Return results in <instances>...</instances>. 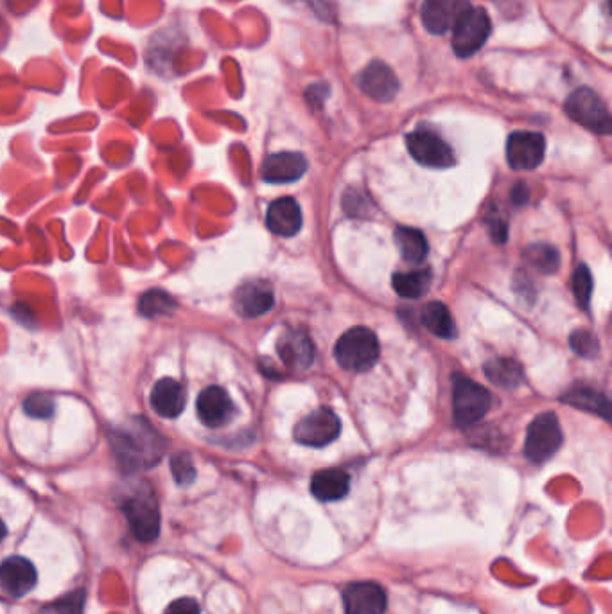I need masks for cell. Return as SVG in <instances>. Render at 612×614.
I'll list each match as a JSON object with an SVG mask.
<instances>
[{
    "instance_id": "cell-1",
    "label": "cell",
    "mask_w": 612,
    "mask_h": 614,
    "mask_svg": "<svg viewBox=\"0 0 612 614\" xmlns=\"http://www.w3.org/2000/svg\"><path fill=\"white\" fill-rule=\"evenodd\" d=\"M110 444L117 462L128 473L157 465L167 446L164 437L142 417H133L123 426H117L110 435Z\"/></svg>"
},
{
    "instance_id": "cell-2",
    "label": "cell",
    "mask_w": 612,
    "mask_h": 614,
    "mask_svg": "<svg viewBox=\"0 0 612 614\" xmlns=\"http://www.w3.org/2000/svg\"><path fill=\"white\" fill-rule=\"evenodd\" d=\"M124 516L130 523L133 536L140 543H151L160 534V510L157 498L148 485L135 487L121 503Z\"/></svg>"
},
{
    "instance_id": "cell-3",
    "label": "cell",
    "mask_w": 612,
    "mask_h": 614,
    "mask_svg": "<svg viewBox=\"0 0 612 614\" xmlns=\"http://www.w3.org/2000/svg\"><path fill=\"white\" fill-rule=\"evenodd\" d=\"M334 358L341 369L365 372L379 360V342L367 327H354L334 345Z\"/></svg>"
},
{
    "instance_id": "cell-4",
    "label": "cell",
    "mask_w": 612,
    "mask_h": 614,
    "mask_svg": "<svg viewBox=\"0 0 612 614\" xmlns=\"http://www.w3.org/2000/svg\"><path fill=\"white\" fill-rule=\"evenodd\" d=\"M492 397L473 379L462 374L453 376V419L458 428H469L480 422L490 410Z\"/></svg>"
},
{
    "instance_id": "cell-5",
    "label": "cell",
    "mask_w": 612,
    "mask_h": 614,
    "mask_svg": "<svg viewBox=\"0 0 612 614\" xmlns=\"http://www.w3.org/2000/svg\"><path fill=\"white\" fill-rule=\"evenodd\" d=\"M492 33L489 13L483 8L469 6L453 26V51L458 58H471L487 44Z\"/></svg>"
},
{
    "instance_id": "cell-6",
    "label": "cell",
    "mask_w": 612,
    "mask_h": 614,
    "mask_svg": "<svg viewBox=\"0 0 612 614\" xmlns=\"http://www.w3.org/2000/svg\"><path fill=\"white\" fill-rule=\"evenodd\" d=\"M566 114L575 123L582 124L591 132L609 135L612 132V119L609 108L602 97L591 88H577L566 99Z\"/></svg>"
},
{
    "instance_id": "cell-7",
    "label": "cell",
    "mask_w": 612,
    "mask_h": 614,
    "mask_svg": "<svg viewBox=\"0 0 612 614\" xmlns=\"http://www.w3.org/2000/svg\"><path fill=\"white\" fill-rule=\"evenodd\" d=\"M562 446V428L559 417L553 412L535 417L525 440V457L534 464H544Z\"/></svg>"
},
{
    "instance_id": "cell-8",
    "label": "cell",
    "mask_w": 612,
    "mask_h": 614,
    "mask_svg": "<svg viewBox=\"0 0 612 614\" xmlns=\"http://www.w3.org/2000/svg\"><path fill=\"white\" fill-rule=\"evenodd\" d=\"M340 433L341 421L338 415L327 408H320L298 422L293 437L302 446L324 448L338 439Z\"/></svg>"
},
{
    "instance_id": "cell-9",
    "label": "cell",
    "mask_w": 612,
    "mask_h": 614,
    "mask_svg": "<svg viewBox=\"0 0 612 614\" xmlns=\"http://www.w3.org/2000/svg\"><path fill=\"white\" fill-rule=\"evenodd\" d=\"M406 146L411 157L422 166L446 169L455 164V153L449 148V144L431 130H415L408 133Z\"/></svg>"
},
{
    "instance_id": "cell-10",
    "label": "cell",
    "mask_w": 612,
    "mask_h": 614,
    "mask_svg": "<svg viewBox=\"0 0 612 614\" xmlns=\"http://www.w3.org/2000/svg\"><path fill=\"white\" fill-rule=\"evenodd\" d=\"M546 153V141L537 132H514L507 141L508 166L516 171H532L541 166Z\"/></svg>"
},
{
    "instance_id": "cell-11",
    "label": "cell",
    "mask_w": 612,
    "mask_h": 614,
    "mask_svg": "<svg viewBox=\"0 0 612 614\" xmlns=\"http://www.w3.org/2000/svg\"><path fill=\"white\" fill-rule=\"evenodd\" d=\"M277 352L288 369L307 370L315 361L313 340L300 327H291L280 334L277 340Z\"/></svg>"
},
{
    "instance_id": "cell-12",
    "label": "cell",
    "mask_w": 612,
    "mask_h": 614,
    "mask_svg": "<svg viewBox=\"0 0 612 614\" xmlns=\"http://www.w3.org/2000/svg\"><path fill=\"white\" fill-rule=\"evenodd\" d=\"M345 614H385L388 597L377 582H352L343 591Z\"/></svg>"
},
{
    "instance_id": "cell-13",
    "label": "cell",
    "mask_w": 612,
    "mask_h": 614,
    "mask_svg": "<svg viewBox=\"0 0 612 614\" xmlns=\"http://www.w3.org/2000/svg\"><path fill=\"white\" fill-rule=\"evenodd\" d=\"M358 85L365 96L388 103L399 92V79L395 72L383 62L368 63L367 67L358 76Z\"/></svg>"
},
{
    "instance_id": "cell-14",
    "label": "cell",
    "mask_w": 612,
    "mask_h": 614,
    "mask_svg": "<svg viewBox=\"0 0 612 614\" xmlns=\"http://www.w3.org/2000/svg\"><path fill=\"white\" fill-rule=\"evenodd\" d=\"M35 566L24 557H9L0 564V591L11 598L26 597L36 586Z\"/></svg>"
},
{
    "instance_id": "cell-15",
    "label": "cell",
    "mask_w": 612,
    "mask_h": 614,
    "mask_svg": "<svg viewBox=\"0 0 612 614\" xmlns=\"http://www.w3.org/2000/svg\"><path fill=\"white\" fill-rule=\"evenodd\" d=\"M196 412L207 428H219L232 421V417L236 415V406L227 390H223L221 386H209L198 397Z\"/></svg>"
},
{
    "instance_id": "cell-16",
    "label": "cell",
    "mask_w": 612,
    "mask_h": 614,
    "mask_svg": "<svg viewBox=\"0 0 612 614\" xmlns=\"http://www.w3.org/2000/svg\"><path fill=\"white\" fill-rule=\"evenodd\" d=\"M469 6V0H424L422 24L431 35H444Z\"/></svg>"
},
{
    "instance_id": "cell-17",
    "label": "cell",
    "mask_w": 612,
    "mask_h": 614,
    "mask_svg": "<svg viewBox=\"0 0 612 614\" xmlns=\"http://www.w3.org/2000/svg\"><path fill=\"white\" fill-rule=\"evenodd\" d=\"M307 160L302 153L284 151L264 160L261 176L268 184H291L306 175Z\"/></svg>"
},
{
    "instance_id": "cell-18",
    "label": "cell",
    "mask_w": 612,
    "mask_h": 614,
    "mask_svg": "<svg viewBox=\"0 0 612 614\" xmlns=\"http://www.w3.org/2000/svg\"><path fill=\"white\" fill-rule=\"evenodd\" d=\"M275 297L273 291L266 282H246L234 297V307L237 313L245 318H257L268 313L273 307Z\"/></svg>"
},
{
    "instance_id": "cell-19",
    "label": "cell",
    "mask_w": 612,
    "mask_h": 614,
    "mask_svg": "<svg viewBox=\"0 0 612 614\" xmlns=\"http://www.w3.org/2000/svg\"><path fill=\"white\" fill-rule=\"evenodd\" d=\"M149 401L160 417L175 419L184 412L187 403L184 385L178 383L176 379H160L157 385L153 386Z\"/></svg>"
},
{
    "instance_id": "cell-20",
    "label": "cell",
    "mask_w": 612,
    "mask_h": 614,
    "mask_svg": "<svg viewBox=\"0 0 612 614\" xmlns=\"http://www.w3.org/2000/svg\"><path fill=\"white\" fill-rule=\"evenodd\" d=\"M266 225L273 234L291 237L302 227V212L293 198H280L273 202L266 214Z\"/></svg>"
},
{
    "instance_id": "cell-21",
    "label": "cell",
    "mask_w": 612,
    "mask_h": 614,
    "mask_svg": "<svg viewBox=\"0 0 612 614\" xmlns=\"http://www.w3.org/2000/svg\"><path fill=\"white\" fill-rule=\"evenodd\" d=\"M350 476L343 469L318 471L311 480V492L316 500L340 501L349 494Z\"/></svg>"
},
{
    "instance_id": "cell-22",
    "label": "cell",
    "mask_w": 612,
    "mask_h": 614,
    "mask_svg": "<svg viewBox=\"0 0 612 614\" xmlns=\"http://www.w3.org/2000/svg\"><path fill=\"white\" fill-rule=\"evenodd\" d=\"M564 403H569L575 406L578 410H587V412L596 413L600 417H604L605 421H611V403L602 392H596L593 388L580 386L569 390L568 394L562 397Z\"/></svg>"
},
{
    "instance_id": "cell-23",
    "label": "cell",
    "mask_w": 612,
    "mask_h": 614,
    "mask_svg": "<svg viewBox=\"0 0 612 614\" xmlns=\"http://www.w3.org/2000/svg\"><path fill=\"white\" fill-rule=\"evenodd\" d=\"M483 370H485V376L494 385L507 388V390L517 388V386L523 385V381H525L523 367L516 360H510V358H494V360L487 361Z\"/></svg>"
},
{
    "instance_id": "cell-24",
    "label": "cell",
    "mask_w": 612,
    "mask_h": 614,
    "mask_svg": "<svg viewBox=\"0 0 612 614\" xmlns=\"http://www.w3.org/2000/svg\"><path fill=\"white\" fill-rule=\"evenodd\" d=\"M395 245L399 246L406 263L422 264L428 257V241L420 230L399 227L395 230Z\"/></svg>"
},
{
    "instance_id": "cell-25",
    "label": "cell",
    "mask_w": 612,
    "mask_h": 614,
    "mask_svg": "<svg viewBox=\"0 0 612 614\" xmlns=\"http://www.w3.org/2000/svg\"><path fill=\"white\" fill-rule=\"evenodd\" d=\"M392 286L403 299H420L431 286V270L420 268L411 272L395 273Z\"/></svg>"
},
{
    "instance_id": "cell-26",
    "label": "cell",
    "mask_w": 612,
    "mask_h": 614,
    "mask_svg": "<svg viewBox=\"0 0 612 614\" xmlns=\"http://www.w3.org/2000/svg\"><path fill=\"white\" fill-rule=\"evenodd\" d=\"M422 324L426 325L429 333L435 334L438 338L449 340L456 336L453 316L449 313V309L440 302H429L428 306L424 307Z\"/></svg>"
},
{
    "instance_id": "cell-27",
    "label": "cell",
    "mask_w": 612,
    "mask_h": 614,
    "mask_svg": "<svg viewBox=\"0 0 612 614\" xmlns=\"http://www.w3.org/2000/svg\"><path fill=\"white\" fill-rule=\"evenodd\" d=\"M525 259L537 268L539 272L555 273L559 270L560 254L557 248L550 245H532L525 250Z\"/></svg>"
},
{
    "instance_id": "cell-28",
    "label": "cell",
    "mask_w": 612,
    "mask_h": 614,
    "mask_svg": "<svg viewBox=\"0 0 612 614\" xmlns=\"http://www.w3.org/2000/svg\"><path fill=\"white\" fill-rule=\"evenodd\" d=\"M175 300L166 291L151 290L140 299V313L148 318L171 315L175 311Z\"/></svg>"
},
{
    "instance_id": "cell-29",
    "label": "cell",
    "mask_w": 612,
    "mask_h": 614,
    "mask_svg": "<svg viewBox=\"0 0 612 614\" xmlns=\"http://www.w3.org/2000/svg\"><path fill=\"white\" fill-rule=\"evenodd\" d=\"M85 606V591L79 589L67 597L56 600L51 606L44 607L38 614H83Z\"/></svg>"
},
{
    "instance_id": "cell-30",
    "label": "cell",
    "mask_w": 612,
    "mask_h": 614,
    "mask_svg": "<svg viewBox=\"0 0 612 614\" xmlns=\"http://www.w3.org/2000/svg\"><path fill=\"white\" fill-rule=\"evenodd\" d=\"M573 291H575L578 306L587 309L591 295H593V275L584 264L578 266L577 272L573 275Z\"/></svg>"
},
{
    "instance_id": "cell-31",
    "label": "cell",
    "mask_w": 612,
    "mask_h": 614,
    "mask_svg": "<svg viewBox=\"0 0 612 614\" xmlns=\"http://www.w3.org/2000/svg\"><path fill=\"white\" fill-rule=\"evenodd\" d=\"M569 345L582 358H595L598 351H600V343L596 340L595 334L591 333V331H584V329L571 334Z\"/></svg>"
},
{
    "instance_id": "cell-32",
    "label": "cell",
    "mask_w": 612,
    "mask_h": 614,
    "mask_svg": "<svg viewBox=\"0 0 612 614\" xmlns=\"http://www.w3.org/2000/svg\"><path fill=\"white\" fill-rule=\"evenodd\" d=\"M27 415L35 419H51L54 413V399L47 394H33L24 401Z\"/></svg>"
},
{
    "instance_id": "cell-33",
    "label": "cell",
    "mask_w": 612,
    "mask_h": 614,
    "mask_svg": "<svg viewBox=\"0 0 612 614\" xmlns=\"http://www.w3.org/2000/svg\"><path fill=\"white\" fill-rule=\"evenodd\" d=\"M171 471L175 476L178 485H189L196 480V469H194L193 458L187 453H178L171 458Z\"/></svg>"
},
{
    "instance_id": "cell-34",
    "label": "cell",
    "mask_w": 612,
    "mask_h": 614,
    "mask_svg": "<svg viewBox=\"0 0 612 614\" xmlns=\"http://www.w3.org/2000/svg\"><path fill=\"white\" fill-rule=\"evenodd\" d=\"M164 614H202V609L193 598H178L169 604Z\"/></svg>"
},
{
    "instance_id": "cell-35",
    "label": "cell",
    "mask_w": 612,
    "mask_h": 614,
    "mask_svg": "<svg viewBox=\"0 0 612 614\" xmlns=\"http://www.w3.org/2000/svg\"><path fill=\"white\" fill-rule=\"evenodd\" d=\"M512 200L516 205H523V203L528 200V189H526V185L519 184L512 189Z\"/></svg>"
},
{
    "instance_id": "cell-36",
    "label": "cell",
    "mask_w": 612,
    "mask_h": 614,
    "mask_svg": "<svg viewBox=\"0 0 612 614\" xmlns=\"http://www.w3.org/2000/svg\"><path fill=\"white\" fill-rule=\"evenodd\" d=\"M6 534H8V530H6V525H4V521L0 519V541H2L4 537H6Z\"/></svg>"
}]
</instances>
